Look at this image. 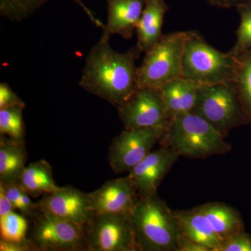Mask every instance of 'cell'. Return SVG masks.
I'll return each mask as SVG.
<instances>
[{
    "mask_svg": "<svg viewBox=\"0 0 251 251\" xmlns=\"http://www.w3.org/2000/svg\"><path fill=\"white\" fill-rule=\"evenodd\" d=\"M108 18L102 37L121 36L126 40L133 36L139 22L145 0H106Z\"/></svg>",
    "mask_w": 251,
    "mask_h": 251,
    "instance_id": "5bb4252c",
    "label": "cell"
},
{
    "mask_svg": "<svg viewBox=\"0 0 251 251\" xmlns=\"http://www.w3.org/2000/svg\"><path fill=\"white\" fill-rule=\"evenodd\" d=\"M173 212L179 223L181 236L204 246L209 251H220L223 241L198 206L188 210H173Z\"/></svg>",
    "mask_w": 251,
    "mask_h": 251,
    "instance_id": "9a60e30c",
    "label": "cell"
},
{
    "mask_svg": "<svg viewBox=\"0 0 251 251\" xmlns=\"http://www.w3.org/2000/svg\"><path fill=\"white\" fill-rule=\"evenodd\" d=\"M236 86L248 120L251 121V50L242 52L237 57Z\"/></svg>",
    "mask_w": 251,
    "mask_h": 251,
    "instance_id": "7402d4cb",
    "label": "cell"
},
{
    "mask_svg": "<svg viewBox=\"0 0 251 251\" xmlns=\"http://www.w3.org/2000/svg\"><path fill=\"white\" fill-rule=\"evenodd\" d=\"M237 68V57L214 49L199 33L188 31L183 54L182 77L200 85L234 82Z\"/></svg>",
    "mask_w": 251,
    "mask_h": 251,
    "instance_id": "277c9868",
    "label": "cell"
},
{
    "mask_svg": "<svg viewBox=\"0 0 251 251\" xmlns=\"http://www.w3.org/2000/svg\"><path fill=\"white\" fill-rule=\"evenodd\" d=\"M219 251H251V237L240 231L224 241Z\"/></svg>",
    "mask_w": 251,
    "mask_h": 251,
    "instance_id": "484cf974",
    "label": "cell"
},
{
    "mask_svg": "<svg viewBox=\"0 0 251 251\" xmlns=\"http://www.w3.org/2000/svg\"><path fill=\"white\" fill-rule=\"evenodd\" d=\"M25 108V105H16L0 109V135L25 142V128L23 117Z\"/></svg>",
    "mask_w": 251,
    "mask_h": 251,
    "instance_id": "cb8c5ba5",
    "label": "cell"
},
{
    "mask_svg": "<svg viewBox=\"0 0 251 251\" xmlns=\"http://www.w3.org/2000/svg\"><path fill=\"white\" fill-rule=\"evenodd\" d=\"M89 196L94 214H130L139 198L128 175L107 181Z\"/></svg>",
    "mask_w": 251,
    "mask_h": 251,
    "instance_id": "4fadbf2b",
    "label": "cell"
},
{
    "mask_svg": "<svg viewBox=\"0 0 251 251\" xmlns=\"http://www.w3.org/2000/svg\"><path fill=\"white\" fill-rule=\"evenodd\" d=\"M25 105V103L6 82L0 84V109L12 105Z\"/></svg>",
    "mask_w": 251,
    "mask_h": 251,
    "instance_id": "4316f807",
    "label": "cell"
},
{
    "mask_svg": "<svg viewBox=\"0 0 251 251\" xmlns=\"http://www.w3.org/2000/svg\"><path fill=\"white\" fill-rule=\"evenodd\" d=\"M29 219L13 211L0 217V239L9 242L26 243L28 240Z\"/></svg>",
    "mask_w": 251,
    "mask_h": 251,
    "instance_id": "603a6c76",
    "label": "cell"
},
{
    "mask_svg": "<svg viewBox=\"0 0 251 251\" xmlns=\"http://www.w3.org/2000/svg\"><path fill=\"white\" fill-rule=\"evenodd\" d=\"M199 84L178 77L160 87L162 98L171 120L173 117L193 112L197 100Z\"/></svg>",
    "mask_w": 251,
    "mask_h": 251,
    "instance_id": "e0dca14e",
    "label": "cell"
},
{
    "mask_svg": "<svg viewBox=\"0 0 251 251\" xmlns=\"http://www.w3.org/2000/svg\"><path fill=\"white\" fill-rule=\"evenodd\" d=\"M30 220L28 240L34 251H88L85 227L39 211Z\"/></svg>",
    "mask_w": 251,
    "mask_h": 251,
    "instance_id": "52a82bcc",
    "label": "cell"
},
{
    "mask_svg": "<svg viewBox=\"0 0 251 251\" xmlns=\"http://www.w3.org/2000/svg\"><path fill=\"white\" fill-rule=\"evenodd\" d=\"M18 183L24 192L31 198L53 192L58 188L54 182L52 168L45 160L26 166Z\"/></svg>",
    "mask_w": 251,
    "mask_h": 251,
    "instance_id": "ffe728a7",
    "label": "cell"
},
{
    "mask_svg": "<svg viewBox=\"0 0 251 251\" xmlns=\"http://www.w3.org/2000/svg\"><path fill=\"white\" fill-rule=\"evenodd\" d=\"M177 251H209V250L204 246L181 235L178 242Z\"/></svg>",
    "mask_w": 251,
    "mask_h": 251,
    "instance_id": "83f0119b",
    "label": "cell"
},
{
    "mask_svg": "<svg viewBox=\"0 0 251 251\" xmlns=\"http://www.w3.org/2000/svg\"><path fill=\"white\" fill-rule=\"evenodd\" d=\"M166 130V128L150 127L122 130L109 150V164L114 173H128L152 151Z\"/></svg>",
    "mask_w": 251,
    "mask_h": 251,
    "instance_id": "9c48e42d",
    "label": "cell"
},
{
    "mask_svg": "<svg viewBox=\"0 0 251 251\" xmlns=\"http://www.w3.org/2000/svg\"><path fill=\"white\" fill-rule=\"evenodd\" d=\"M130 219L140 251H177L179 223L173 210L157 194L139 196Z\"/></svg>",
    "mask_w": 251,
    "mask_h": 251,
    "instance_id": "7a4b0ae2",
    "label": "cell"
},
{
    "mask_svg": "<svg viewBox=\"0 0 251 251\" xmlns=\"http://www.w3.org/2000/svg\"><path fill=\"white\" fill-rule=\"evenodd\" d=\"M0 251H34L29 242L20 244V243L6 242L2 239H0Z\"/></svg>",
    "mask_w": 251,
    "mask_h": 251,
    "instance_id": "f1b7e54d",
    "label": "cell"
},
{
    "mask_svg": "<svg viewBox=\"0 0 251 251\" xmlns=\"http://www.w3.org/2000/svg\"><path fill=\"white\" fill-rule=\"evenodd\" d=\"M209 4L220 8L237 7L239 4L247 1L248 0H206Z\"/></svg>",
    "mask_w": 251,
    "mask_h": 251,
    "instance_id": "4dcf8cb0",
    "label": "cell"
},
{
    "mask_svg": "<svg viewBox=\"0 0 251 251\" xmlns=\"http://www.w3.org/2000/svg\"><path fill=\"white\" fill-rule=\"evenodd\" d=\"M37 204L41 212L83 227L94 215L89 193L72 186H58L53 192L44 195Z\"/></svg>",
    "mask_w": 251,
    "mask_h": 251,
    "instance_id": "8fae6325",
    "label": "cell"
},
{
    "mask_svg": "<svg viewBox=\"0 0 251 251\" xmlns=\"http://www.w3.org/2000/svg\"><path fill=\"white\" fill-rule=\"evenodd\" d=\"M100 36L86 57L79 85L89 93L119 106L138 89L135 62L142 53L136 46L125 52L112 49Z\"/></svg>",
    "mask_w": 251,
    "mask_h": 251,
    "instance_id": "6da1fadb",
    "label": "cell"
},
{
    "mask_svg": "<svg viewBox=\"0 0 251 251\" xmlns=\"http://www.w3.org/2000/svg\"><path fill=\"white\" fill-rule=\"evenodd\" d=\"M117 108L125 129L167 128L171 121L159 89L138 88L126 102Z\"/></svg>",
    "mask_w": 251,
    "mask_h": 251,
    "instance_id": "30bf717a",
    "label": "cell"
},
{
    "mask_svg": "<svg viewBox=\"0 0 251 251\" xmlns=\"http://www.w3.org/2000/svg\"><path fill=\"white\" fill-rule=\"evenodd\" d=\"M13 211H15L14 206L8 199L3 188L0 186V217L7 215Z\"/></svg>",
    "mask_w": 251,
    "mask_h": 251,
    "instance_id": "f546056e",
    "label": "cell"
},
{
    "mask_svg": "<svg viewBox=\"0 0 251 251\" xmlns=\"http://www.w3.org/2000/svg\"><path fill=\"white\" fill-rule=\"evenodd\" d=\"M51 0H0V15L14 22H20L32 16L44 5ZM77 4L87 15L91 23L96 27L103 29L104 24L97 18L92 10L87 7L82 0H70Z\"/></svg>",
    "mask_w": 251,
    "mask_h": 251,
    "instance_id": "44dd1931",
    "label": "cell"
},
{
    "mask_svg": "<svg viewBox=\"0 0 251 251\" xmlns=\"http://www.w3.org/2000/svg\"><path fill=\"white\" fill-rule=\"evenodd\" d=\"M188 31H175L161 36L145 52L137 69L138 88L159 89L167 82L182 77V58Z\"/></svg>",
    "mask_w": 251,
    "mask_h": 251,
    "instance_id": "5b68a950",
    "label": "cell"
},
{
    "mask_svg": "<svg viewBox=\"0 0 251 251\" xmlns=\"http://www.w3.org/2000/svg\"><path fill=\"white\" fill-rule=\"evenodd\" d=\"M179 156L173 149L161 146L128 172L139 196L157 194L158 186Z\"/></svg>",
    "mask_w": 251,
    "mask_h": 251,
    "instance_id": "7c38bea8",
    "label": "cell"
},
{
    "mask_svg": "<svg viewBox=\"0 0 251 251\" xmlns=\"http://www.w3.org/2000/svg\"><path fill=\"white\" fill-rule=\"evenodd\" d=\"M241 17V23L237 32V42L229 51L234 57L251 50V0L236 7Z\"/></svg>",
    "mask_w": 251,
    "mask_h": 251,
    "instance_id": "d4e9b609",
    "label": "cell"
},
{
    "mask_svg": "<svg viewBox=\"0 0 251 251\" xmlns=\"http://www.w3.org/2000/svg\"><path fill=\"white\" fill-rule=\"evenodd\" d=\"M193 112L226 138L229 130L248 120L234 81L200 85Z\"/></svg>",
    "mask_w": 251,
    "mask_h": 251,
    "instance_id": "8992f818",
    "label": "cell"
},
{
    "mask_svg": "<svg viewBox=\"0 0 251 251\" xmlns=\"http://www.w3.org/2000/svg\"><path fill=\"white\" fill-rule=\"evenodd\" d=\"M198 206L223 243L244 230L240 216L232 206L221 202L206 203Z\"/></svg>",
    "mask_w": 251,
    "mask_h": 251,
    "instance_id": "d6986e66",
    "label": "cell"
},
{
    "mask_svg": "<svg viewBox=\"0 0 251 251\" xmlns=\"http://www.w3.org/2000/svg\"><path fill=\"white\" fill-rule=\"evenodd\" d=\"M225 138L209 122L191 112L173 117L159 143L179 156L204 158L228 153L231 146Z\"/></svg>",
    "mask_w": 251,
    "mask_h": 251,
    "instance_id": "3957f363",
    "label": "cell"
},
{
    "mask_svg": "<svg viewBox=\"0 0 251 251\" xmlns=\"http://www.w3.org/2000/svg\"><path fill=\"white\" fill-rule=\"evenodd\" d=\"M84 227L88 251H140L130 214H94Z\"/></svg>",
    "mask_w": 251,
    "mask_h": 251,
    "instance_id": "ba28073f",
    "label": "cell"
},
{
    "mask_svg": "<svg viewBox=\"0 0 251 251\" xmlns=\"http://www.w3.org/2000/svg\"><path fill=\"white\" fill-rule=\"evenodd\" d=\"M27 151L25 142L0 135V184L19 182L25 168Z\"/></svg>",
    "mask_w": 251,
    "mask_h": 251,
    "instance_id": "ac0fdd59",
    "label": "cell"
},
{
    "mask_svg": "<svg viewBox=\"0 0 251 251\" xmlns=\"http://www.w3.org/2000/svg\"><path fill=\"white\" fill-rule=\"evenodd\" d=\"M169 6L165 0H145V6L135 32L136 46L145 52L161 39L162 26Z\"/></svg>",
    "mask_w": 251,
    "mask_h": 251,
    "instance_id": "2e32d148",
    "label": "cell"
}]
</instances>
